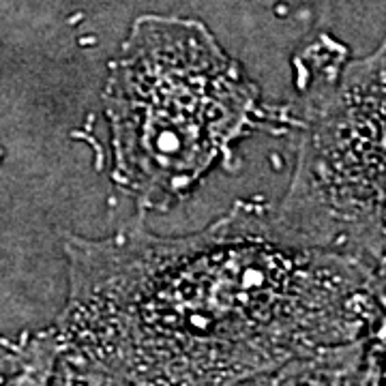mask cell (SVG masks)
<instances>
[{"label": "cell", "instance_id": "1", "mask_svg": "<svg viewBox=\"0 0 386 386\" xmlns=\"http://www.w3.org/2000/svg\"><path fill=\"white\" fill-rule=\"evenodd\" d=\"M60 356L129 386H234L290 358L356 341L376 268L236 213L187 238L131 230L71 238Z\"/></svg>", "mask_w": 386, "mask_h": 386}, {"label": "cell", "instance_id": "2", "mask_svg": "<svg viewBox=\"0 0 386 386\" xmlns=\"http://www.w3.org/2000/svg\"><path fill=\"white\" fill-rule=\"evenodd\" d=\"M114 178L144 204L182 195L253 125L257 88L210 32L139 19L105 86Z\"/></svg>", "mask_w": 386, "mask_h": 386}, {"label": "cell", "instance_id": "3", "mask_svg": "<svg viewBox=\"0 0 386 386\" xmlns=\"http://www.w3.org/2000/svg\"><path fill=\"white\" fill-rule=\"evenodd\" d=\"M382 86V64L369 62L326 101L307 135L292 191L277 219L307 245L352 255L350 247L360 243L380 264Z\"/></svg>", "mask_w": 386, "mask_h": 386}, {"label": "cell", "instance_id": "4", "mask_svg": "<svg viewBox=\"0 0 386 386\" xmlns=\"http://www.w3.org/2000/svg\"><path fill=\"white\" fill-rule=\"evenodd\" d=\"M363 354L360 339L320 347L264 373L257 386H358Z\"/></svg>", "mask_w": 386, "mask_h": 386}, {"label": "cell", "instance_id": "5", "mask_svg": "<svg viewBox=\"0 0 386 386\" xmlns=\"http://www.w3.org/2000/svg\"><path fill=\"white\" fill-rule=\"evenodd\" d=\"M60 356L56 328L0 339V386H49Z\"/></svg>", "mask_w": 386, "mask_h": 386}, {"label": "cell", "instance_id": "6", "mask_svg": "<svg viewBox=\"0 0 386 386\" xmlns=\"http://www.w3.org/2000/svg\"><path fill=\"white\" fill-rule=\"evenodd\" d=\"M49 386H129L127 382L118 380L116 376L94 369L82 363H75L67 356H58L56 371Z\"/></svg>", "mask_w": 386, "mask_h": 386}]
</instances>
